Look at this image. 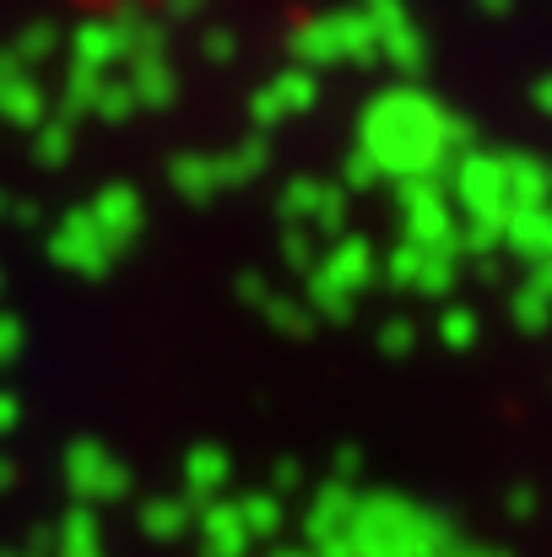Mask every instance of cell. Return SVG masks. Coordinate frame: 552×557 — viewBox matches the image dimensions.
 I'll return each instance as SVG.
<instances>
[{"label": "cell", "mask_w": 552, "mask_h": 557, "mask_svg": "<svg viewBox=\"0 0 552 557\" xmlns=\"http://www.w3.org/2000/svg\"><path fill=\"white\" fill-rule=\"evenodd\" d=\"M217 163H222V185L238 189L249 185V180H260L266 169H271V136H244L238 147H228V152H217Z\"/></svg>", "instance_id": "ac0fdd59"}, {"label": "cell", "mask_w": 552, "mask_h": 557, "mask_svg": "<svg viewBox=\"0 0 552 557\" xmlns=\"http://www.w3.org/2000/svg\"><path fill=\"white\" fill-rule=\"evenodd\" d=\"M65 482L76 487V498H125L131 493V471L120 455H109L98 438H76L65 449Z\"/></svg>", "instance_id": "8fae6325"}, {"label": "cell", "mask_w": 552, "mask_h": 557, "mask_svg": "<svg viewBox=\"0 0 552 557\" xmlns=\"http://www.w3.org/2000/svg\"><path fill=\"white\" fill-rule=\"evenodd\" d=\"M0 120L16 125V131H38V125L49 120V92H44V82H38L33 71H22V76L0 92Z\"/></svg>", "instance_id": "5bb4252c"}, {"label": "cell", "mask_w": 552, "mask_h": 557, "mask_svg": "<svg viewBox=\"0 0 552 557\" xmlns=\"http://www.w3.org/2000/svg\"><path fill=\"white\" fill-rule=\"evenodd\" d=\"M287 487H298V466H293V460H282V466L271 471V493H287Z\"/></svg>", "instance_id": "f35d334b"}, {"label": "cell", "mask_w": 552, "mask_h": 557, "mask_svg": "<svg viewBox=\"0 0 552 557\" xmlns=\"http://www.w3.org/2000/svg\"><path fill=\"white\" fill-rule=\"evenodd\" d=\"M16 76H22V65H16V60H11V54L0 49V92H5V87H11Z\"/></svg>", "instance_id": "b9f144b4"}, {"label": "cell", "mask_w": 552, "mask_h": 557, "mask_svg": "<svg viewBox=\"0 0 552 557\" xmlns=\"http://www.w3.org/2000/svg\"><path fill=\"white\" fill-rule=\"evenodd\" d=\"M477 309H466V304H450V309H439V342L450 347V352H471L477 347Z\"/></svg>", "instance_id": "d4e9b609"}, {"label": "cell", "mask_w": 552, "mask_h": 557, "mask_svg": "<svg viewBox=\"0 0 552 557\" xmlns=\"http://www.w3.org/2000/svg\"><path fill=\"white\" fill-rule=\"evenodd\" d=\"M260 314L282 331V336H309L320 320H315V309H309V298H287V293H271L266 304H260Z\"/></svg>", "instance_id": "603a6c76"}, {"label": "cell", "mask_w": 552, "mask_h": 557, "mask_svg": "<svg viewBox=\"0 0 552 557\" xmlns=\"http://www.w3.org/2000/svg\"><path fill=\"white\" fill-rule=\"evenodd\" d=\"M33 216H38V200H11V216H5V222H16V227H33Z\"/></svg>", "instance_id": "ab89813d"}, {"label": "cell", "mask_w": 552, "mask_h": 557, "mask_svg": "<svg viewBox=\"0 0 552 557\" xmlns=\"http://www.w3.org/2000/svg\"><path fill=\"white\" fill-rule=\"evenodd\" d=\"M287 49H293V60H298L304 71H315V65H368V60H379V38H373V22H368L364 11H320V16H309L304 27H293Z\"/></svg>", "instance_id": "3957f363"}, {"label": "cell", "mask_w": 552, "mask_h": 557, "mask_svg": "<svg viewBox=\"0 0 552 557\" xmlns=\"http://www.w3.org/2000/svg\"><path fill=\"white\" fill-rule=\"evenodd\" d=\"M353 509H358L353 487H342V482H326V487H320V498L309 504V531L331 542V536H336V531L353 520Z\"/></svg>", "instance_id": "ffe728a7"}, {"label": "cell", "mask_w": 552, "mask_h": 557, "mask_svg": "<svg viewBox=\"0 0 552 557\" xmlns=\"http://www.w3.org/2000/svg\"><path fill=\"white\" fill-rule=\"evenodd\" d=\"M184 520H189V509H184L180 498H152V504L142 509V525H147L152 536H180Z\"/></svg>", "instance_id": "f546056e"}, {"label": "cell", "mask_w": 552, "mask_h": 557, "mask_svg": "<svg viewBox=\"0 0 552 557\" xmlns=\"http://www.w3.org/2000/svg\"><path fill=\"white\" fill-rule=\"evenodd\" d=\"M401 233L406 244H422V249H461V216H455V200L444 180H428V185H401Z\"/></svg>", "instance_id": "8992f818"}, {"label": "cell", "mask_w": 552, "mask_h": 557, "mask_svg": "<svg viewBox=\"0 0 552 557\" xmlns=\"http://www.w3.org/2000/svg\"><path fill=\"white\" fill-rule=\"evenodd\" d=\"M228 476H233L228 449H217V444H195V449L184 455V493H189V498H211V493H222Z\"/></svg>", "instance_id": "2e32d148"}, {"label": "cell", "mask_w": 552, "mask_h": 557, "mask_svg": "<svg viewBox=\"0 0 552 557\" xmlns=\"http://www.w3.org/2000/svg\"><path fill=\"white\" fill-rule=\"evenodd\" d=\"M531 103H537V114H548V120H552V71L531 82Z\"/></svg>", "instance_id": "74e56055"}, {"label": "cell", "mask_w": 552, "mask_h": 557, "mask_svg": "<svg viewBox=\"0 0 552 557\" xmlns=\"http://www.w3.org/2000/svg\"><path fill=\"white\" fill-rule=\"evenodd\" d=\"M277 216L287 227H298V233L342 238V227H347V189L331 185V180H315V174H298L277 195Z\"/></svg>", "instance_id": "5b68a950"}, {"label": "cell", "mask_w": 552, "mask_h": 557, "mask_svg": "<svg viewBox=\"0 0 552 557\" xmlns=\"http://www.w3.org/2000/svg\"><path fill=\"white\" fill-rule=\"evenodd\" d=\"M200 5H206V0H169V5H163V16H169V22H184V16H195Z\"/></svg>", "instance_id": "60d3db41"}, {"label": "cell", "mask_w": 552, "mask_h": 557, "mask_svg": "<svg viewBox=\"0 0 552 557\" xmlns=\"http://www.w3.org/2000/svg\"><path fill=\"white\" fill-rule=\"evenodd\" d=\"M379 276L390 287H406L417 298H450L455 276H461V249H422V244H401L390 249V260H379Z\"/></svg>", "instance_id": "ba28073f"}, {"label": "cell", "mask_w": 552, "mask_h": 557, "mask_svg": "<svg viewBox=\"0 0 552 557\" xmlns=\"http://www.w3.org/2000/svg\"><path fill=\"white\" fill-rule=\"evenodd\" d=\"M353 152L368 158L379 185L384 180L428 185V180H444L461 152H471V120L444 109L433 92L401 82V87H384L364 103Z\"/></svg>", "instance_id": "6da1fadb"}, {"label": "cell", "mask_w": 552, "mask_h": 557, "mask_svg": "<svg viewBox=\"0 0 552 557\" xmlns=\"http://www.w3.org/2000/svg\"><path fill=\"white\" fill-rule=\"evenodd\" d=\"M315 103H320V76L304 71V65H287V71H277L271 82H260V87L249 92V120H255V131L266 136V131H277V125L309 114Z\"/></svg>", "instance_id": "9c48e42d"}, {"label": "cell", "mask_w": 552, "mask_h": 557, "mask_svg": "<svg viewBox=\"0 0 552 557\" xmlns=\"http://www.w3.org/2000/svg\"><path fill=\"white\" fill-rule=\"evenodd\" d=\"M417 347V325L406 320V314H390L384 325H379V352L384 358H406Z\"/></svg>", "instance_id": "1f68e13d"}, {"label": "cell", "mask_w": 552, "mask_h": 557, "mask_svg": "<svg viewBox=\"0 0 552 557\" xmlns=\"http://www.w3.org/2000/svg\"><path fill=\"white\" fill-rule=\"evenodd\" d=\"M16 358H22V325L11 314H0V369L16 363Z\"/></svg>", "instance_id": "e575fe53"}, {"label": "cell", "mask_w": 552, "mask_h": 557, "mask_svg": "<svg viewBox=\"0 0 552 557\" xmlns=\"http://www.w3.org/2000/svg\"><path fill=\"white\" fill-rule=\"evenodd\" d=\"M373 276H379V249H373L368 238L342 233V238L320 255V265H315V276H309V309H315V320L347 325L358 293H364Z\"/></svg>", "instance_id": "7a4b0ae2"}, {"label": "cell", "mask_w": 552, "mask_h": 557, "mask_svg": "<svg viewBox=\"0 0 552 557\" xmlns=\"http://www.w3.org/2000/svg\"><path fill=\"white\" fill-rule=\"evenodd\" d=\"M142 103H136V87L131 82H103V92H98V120H109V125H120V120H131Z\"/></svg>", "instance_id": "f1b7e54d"}, {"label": "cell", "mask_w": 552, "mask_h": 557, "mask_svg": "<svg viewBox=\"0 0 552 557\" xmlns=\"http://www.w3.org/2000/svg\"><path fill=\"white\" fill-rule=\"evenodd\" d=\"M531 282H537V287H542V293L552 298V260H548V265H537V271H531Z\"/></svg>", "instance_id": "7bdbcfd3"}, {"label": "cell", "mask_w": 552, "mask_h": 557, "mask_svg": "<svg viewBox=\"0 0 552 557\" xmlns=\"http://www.w3.org/2000/svg\"><path fill=\"white\" fill-rule=\"evenodd\" d=\"M103 82H109V76H93V71H76V65H71V76H65V92H60V114H65V120H76V114H93V109H98V92H103Z\"/></svg>", "instance_id": "cb8c5ba5"}, {"label": "cell", "mask_w": 552, "mask_h": 557, "mask_svg": "<svg viewBox=\"0 0 552 557\" xmlns=\"http://www.w3.org/2000/svg\"><path fill=\"white\" fill-rule=\"evenodd\" d=\"M200 54H206L211 65H228V60L238 54V38H233V27H211V33L200 38Z\"/></svg>", "instance_id": "d6a6232c"}, {"label": "cell", "mask_w": 552, "mask_h": 557, "mask_svg": "<svg viewBox=\"0 0 552 557\" xmlns=\"http://www.w3.org/2000/svg\"><path fill=\"white\" fill-rule=\"evenodd\" d=\"M548 320H552V298L537 282H526V287L515 293V325H520V331H548Z\"/></svg>", "instance_id": "4316f807"}, {"label": "cell", "mask_w": 552, "mask_h": 557, "mask_svg": "<svg viewBox=\"0 0 552 557\" xmlns=\"http://www.w3.org/2000/svg\"><path fill=\"white\" fill-rule=\"evenodd\" d=\"M477 5H482L488 16H510V5H515V0H477Z\"/></svg>", "instance_id": "ee69618b"}, {"label": "cell", "mask_w": 552, "mask_h": 557, "mask_svg": "<svg viewBox=\"0 0 552 557\" xmlns=\"http://www.w3.org/2000/svg\"><path fill=\"white\" fill-rule=\"evenodd\" d=\"M169 185L174 195L184 200H211V195H222V163L211 158V152H189V158H174L169 163Z\"/></svg>", "instance_id": "e0dca14e"}, {"label": "cell", "mask_w": 552, "mask_h": 557, "mask_svg": "<svg viewBox=\"0 0 552 557\" xmlns=\"http://www.w3.org/2000/svg\"><path fill=\"white\" fill-rule=\"evenodd\" d=\"M444 189H450V200H455V211L466 222L504 227L510 211H515V200H510V158L504 152H482V147L461 152L450 163V174H444Z\"/></svg>", "instance_id": "277c9868"}, {"label": "cell", "mask_w": 552, "mask_h": 557, "mask_svg": "<svg viewBox=\"0 0 552 557\" xmlns=\"http://www.w3.org/2000/svg\"><path fill=\"white\" fill-rule=\"evenodd\" d=\"M76 152V125L60 114V120H44L38 131H33V163L38 169H60L65 158Z\"/></svg>", "instance_id": "44dd1931"}, {"label": "cell", "mask_w": 552, "mask_h": 557, "mask_svg": "<svg viewBox=\"0 0 552 557\" xmlns=\"http://www.w3.org/2000/svg\"><path fill=\"white\" fill-rule=\"evenodd\" d=\"M87 216H93V222L103 227V238L125 255V249L142 238V227H147V200H142L136 185H103L87 200Z\"/></svg>", "instance_id": "7c38bea8"}, {"label": "cell", "mask_w": 552, "mask_h": 557, "mask_svg": "<svg viewBox=\"0 0 552 557\" xmlns=\"http://www.w3.org/2000/svg\"><path fill=\"white\" fill-rule=\"evenodd\" d=\"M358 11L373 22L379 60L401 65L406 76H417V71L428 65V38H422V27L412 22V11H406L401 0H358Z\"/></svg>", "instance_id": "30bf717a"}, {"label": "cell", "mask_w": 552, "mask_h": 557, "mask_svg": "<svg viewBox=\"0 0 552 557\" xmlns=\"http://www.w3.org/2000/svg\"><path fill=\"white\" fill-rule=\"evenodd\" d=\"M11 476H16V471H11V460H0V487H11Z\"/></svg>", "instance_id": "f6af8a7d"}, {"label": "cell", "mask_w": 552, "mask_h": 557, "mask_svg": "<svg viewBox=\"0 0 552 557\" xmlns=\"http://www.w3.org/2000/svg\"><path fill=\"white\" fill-rule=\"evenodd\" d=\"M282 260H287L293 271L315 276V265H320V238H315V233H298V227H287V233H282Z\"/></svg>", "instance_id": "4dcf8cb0"}, {"label": "cell", "mask_w": 552, "mask_h": 557, "mask_svg": "<svg viewBox=\"0 0 552 557\" xmlns=\"http://www.w3.org/2000/svg\"><path fill=\"white\" fill-rule=\"evenodd\" d=\"M238 520H244V531H277L282 525V504H277V493H249V498H238Z\"/></svg>", "instance_id": "83f0119b"}, {"label": "cell", "mask_w": 552, "mask_h": 557, "mask_svg": "<svg viewBox=\"0 0 552 557\" xmlns=\"http://www.w3.org/2000/svg\"><path fill=\"white\" fill-rule=\"evenodd\" d=\"M244 536H249V531H244V520H238V504H233V509H211V515H206V553L211 557H222L228 547L238 553V547H244Z\"/></svg>", "instance_id": "484cf974"}, {"label": "cell", "mask_w": 552, "mask_h": 557, "mask_svg": "<svg viewBox=\"0 0 552 557\" xmlns=\"http://www.w3.org/2000/svg\"><path fill=\"white\" fill-rule=\"evenodd\" d=\"M510 158V200L515 206H548L552 200V169L531 152H504Z\"/></svg>", "instance_id": "d6986e66"}, {"label": "cell", "mask_w": 552, "mask_h": 557, "mask_svg": "<svg viewBox=\"0 0 552 557\" xmlns=\"http://www.w3.org/2000/svg\"><path fill=\"white\" fill-rule=\"evenodd\" d=\"M373 185H379V174L368 169V158H358V152H353V158H347V169H342V189L353 195V189H373Z\"/></svg>", "instance_id": "836d02e7"}, {"label": "cell", "mask_w": 552, "mask_h": 557, "mask_svg": "<svg viewBox=\"0 0 552 557\" xmlns=\"http://www.w3.org/2000/svg\"><path fill=\"white\" fill-rule=\"evenodd\" d=\"M49 260H54L60 271H76V276H109L114 260H120V249L103 238V227L87 216V206H76V211H65V216L54 222V233H49Z\"/></svg>", "instance_id": "52a82bcc"}, {"label": "cell", "mask_w": 552, "mask_h": 557, "mask_svg": "<svg viewBox=\"0 0 552 557\" xmlns=\"http://www.w3.org/2000/svg\"><path fill=\"white\" fill-rule=\"evenodd\" d=\"M358 466H364V455H358V449H342V455H336V476H331V482H342V487H347V482L358 476Z\"/></svg>", "instance_id": "8d00e7d4"}, {"label": "cell", "mask_w": 552, "mask_h": 557, "mask_svg": "<svg viewBox=\"0 0 552 557\" xmlns=\"http://www.w3.org/2000/svg\"><path fill=\"white\" fill-rule=\"evenodd\" d=\"M504 249L515 260H526L531 271L552 260V200L548 206H515L504 222Z\"/></svg>", "instance_id": "4fadbf2b"}, {"label": "cell", "mask_w": 552, "mask_h": 557, "mask_svg": "<svg viewBox=\"0 0 552 557\" xmlns=\"http://www.w3.org/2000/svg\"><path fill=\"white\" fill-rule=\"evenodd\" d=\"M131 87H136V103L142 109H169L180 98V71L169 65V54L131 60Z\"/></svg>", "instance_id": "9a60e30c"}, {"label": "cell", "mask_w": 552, "mask_h": 557, "mask_svg": "<svg viewBox=\"0 0 552 557\" xmlns=\"http://www.w3.org/2000/svg\"><path fill=\"white\" fill-rule=\"evenodd\" d=\"M5 54H11L22 71H33V65H44V60L60 54V27H54V22H33V27L16 33V44H11Z\"/></svg>", "instance_id": "7402d4cb"}, {"label": "cell", "mask_w": 552, "mask_h": 557, "mask_svg": "<svg viewBox=\"0 0 552 557\" xmlns=\"http://www.w3.org/2000/svg\"><path fill=\"white\" fill-rule=\"evenodd\" d=\"M22 428V400H16V389H0V438H11Z\"/></svg>", "instance_id": "d590c367"}, {"label": "cell", "mask_w": 552, "mask_h": 557, "mask_svg": "<svg viewBox=\"0 0 552 557\" xmlns=\"http://www.w3.org/2000/svg\"><path fill=\"white\" fill-rule=\"evenodd\" d=\"M5 216H11V195L0 189V222H5Z\"/></svg>", "instance_id": "bcb514c9"}]
</instances>
